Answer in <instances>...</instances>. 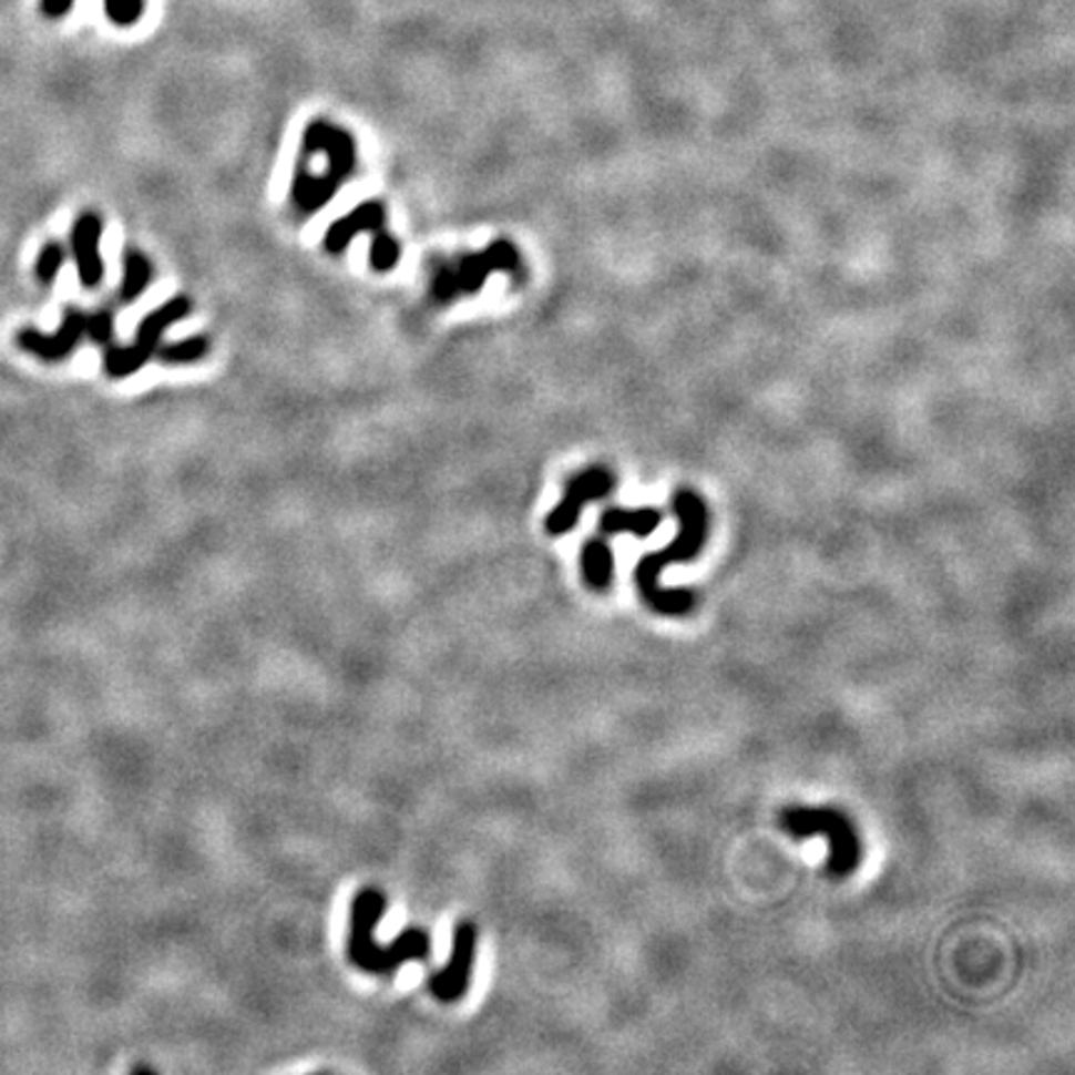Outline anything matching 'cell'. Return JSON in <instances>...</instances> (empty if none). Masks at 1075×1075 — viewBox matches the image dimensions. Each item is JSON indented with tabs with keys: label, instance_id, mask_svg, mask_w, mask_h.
<instances>
[{
	"label": "cell",
	"instance_id": "1",
	"mask_svg": "<svg viewBox=\"0 0 1075 1075\" xmlns=\"http://www.w3.org/2000/svg\"><path fill=\"white\" fill-rule=\"evenodd\" d=\"M673 511L679 521L677 538L663 551L643 555L635 567V585L655 613L683 617L695 607V593L687 587H663L661 575L665 567L689 563L703 553L707 541V509L697 493L683 489L673 495Z\"/></svg>",
	"mask_w": 1075,
	"mask_h": 1075
},
{
	"label": "cell",
	"instance_id": "2",
	"mask_svg": "<svg viewBox=\"0 0 1075 1075\" xmlns=\"http://www.w3.org/2000/svg\"><path fill=\"white\" fill-rule=\"evenodd\" d=\"M383 914H387V897H383V891L373 887L357 891V897L351 901L349 943H347V953L354 966L359 971L377 973V976H387V973L399 971L403 963L409 961H419V963L429 961L431 956L429 931L406 929L397 941L389 943V946H381V943L373 939L377 936V926L381 924Z\"/></svg>",
	"mask_w": 1075,
	"mask_h": 1075
},
{
	"label": "cell",
	"instance_id": "3",
	"mask_svg": "<svg viewBox=\"0 0 1075 1075\" xmlns=\"http://www.w3.org/2000/svg\"><path fill=\"white\" fill-rule=\"evenodd\" d=\"M789 837L807 839L825 835L829 841V877L844 879L861 864V839L844 811L831 807H787L777 817Z\"/></svg>",
	"mask_w": 1075,
	"mask_h": 1075
},
{
	"label": "cell",
	"instance_id": "4",
	"mask_svg": "<svg viewBox=\"0 0 1075 1075\" xmlns=\"http://www.w3.org/2000/svg\"><path fill=\"white\" fill-rule=\"evenodd\" d=\"M192 304L187 297H172L162 304L160 309L150 311L137 327V337L133 347H113L105 351V371L113 379H127L140 371L150 359H155L157 349L162 347V337L170 327H175L190 314Z\"/></svg>",
	"mask_w": 1075,
	"mask_h": 1075
},
{
	"label": "cell",
	"instance_id": "5",
	"mask_svg": "<svg viewBox=\"0 0 1075 1075\" xmlns=\"http://www.w3.org/2000/svg\"><path fill=\"white\" fill-rule=\"evenodd\" d=\"M613 485H615L613 473L603 469V465H595V469H587L583 473L573 475V479L565 483L563 501L547 513L545 531L551 535L571 533L575 529V523L581 521V513L585 505L597 499H605V495L613 491Z\"/></svg>",
	"mask_w": 1075,
	"mask_h": 1075
},
{
	"label": "cell",
	"instance_id": "6",
	"mask_svg": "<svg viewBox=\"0 0 1075 1075\" xmlns=\"http://www.w3.org/2000/svg\"><path fill=\"white\" fill-rule=\"evenodd\" d=\"M493 272H505L515 279L525 277L521 252L511 239H495L483 252H469V255L459 257V262H453L455 284H459L461 294H479Z\"/></svg>",
	"mask_w": 1075,
	"mask_h": 1075
},
{
	"label": "cell",
	"instance_id": "7",
	"mask_svg": "<svg viewBox=\"0 0 1075 1075\" xmlns=\"http://www.w3.org/2000/svg\"><path fill=\"white\" fill-rule=\"evenodd\" d=\"M475 943H479V931L471 921H461L453 929L451 941V959L441 971H436L429 979V989L441 1003H455L465 996L471 983V969L475 959Z\"/></svg>",
	"mask_w": 1075,
	"mask_h": 1075
},
{
	"label": "cell",
	"instance_id": "8",
	"mask_svg": "<svg viewBox=\"0 0 1075 1075\" xmlns=\"http://www.w3.org/2000/svg\"><path fill=\"white\" fill-rule=\"evenodd\" d=\"M301 145L304 152H319V155L327 157V167L341 185L357 170V142H354L351 133L339 125H331L329 120H311L304 130Z\"/></svg>",
	"mask_w": 1075,
	"mask_h": 1075
},
{
	"label": "cell",
	"instance_id": "9",
	"mask_svg": "<svg viewBox=\"0 0 1075 1075\" xmlns=\"http://www.w3.org/2000/svg\"><path fill=\"white\" fill-rule=\"evenodd\" d=\"M85 337V314L78 309H68L60 329L53 334H43L38 329H23L16 334V344L23 351L43 361H63L75 351L80 339Z\"/></svg>",
	"mask_w": 1075,
	"mask_h": 1075
},
{
	"label": "cell",
	"instance_id": "10",
	"mask_svg": "<svg viewBox=\"0 0 1075 1075\" xmlns=\"http://www.w3.org/2000/svg\"><path fill=\"white\" fill-rule=\"evenodd\" d=\"M100 239H103V219L95 212H83L75 219L70 232V249L78 267L80 284L88 289H98L105 279V262L100 255Z\"/></svg>",
	"mask_w": 1075,
	"mask_h": 1075
},
{
	"label": "cell",
	"instance_id": "11",
	"mask_svg": "<svg viewBox=\"0 0 1075 1075\" xmlns=\"http://www.w3.org/2000/svg\"><path fill=\"white\" fill-rule=\"evenodd\" d=\"M383 227H387V207L379 199H369L334 222L327 229V237H324V247L331 255H341L351 245V239L361 235V232H371L373 235V232Z\"/></svg>",
	"mask_w": 1075,
	"mask_h": 1075
},
{
	"label": "cell",
	"instance_id": "12",
	"mask_svg": "<svg viewBox=\"0 0 1075 1075\" xmlns=\"http://www.w3.org/2000/svg\"><path fill=\"white\" fill-rule=\"evenodd\" d=\"M661 523H663V513L655 509H637V511L607 509L601 515V533L603 535L633 533L637 538H647Z\"/></svg>",
	"mask_w": 1075,
	"mask_h": 1075
},
{
	"label": "cell",
	"instance_id": "13",
	"mask_svg": "<svg viewBox=\"0 0 1075 1075\" xmlns=\"http://www.w3.org/2000/svg\"><path fill=\"white\" fill-rule=\"evenodd\" d=\"M581 565H583V575H585V583L593 587V591L597 593H603L607 591V587L613 585V571H615V561H613V551H611V545H607L603 538H591L583 545V553H581Z\"/></svg>",
	"mask_w": 1075,
	"mask_h": 1075
},
{
	"label": "cell",
	"instance_id": "14",
	"mask_svg": "<svg viewBox=\"0 0 1075 1075\" xmlns=\"http://www.w3.org/2000/svg\"><path fill=\"white\" fill-rule=\"evenodd\" d=\"M70 6H73V0H40V8H43V13L48 18L65 16ZM105 13L110 18V23H115L120 28H130L145 16V0H105Z\"/></svg>",
	"mask_w": 1075,
	"mask_h": 1075
},
{
	"label": "cell",
	"instance_id": "15",
	"mask_svg": "<svg viewBox=\"0 0 1075 1075\" xmlns=\"http://www.w3.org/2000/svg\"><path fill=\"white\" fill-rule=\"evenodd\" d=\"M152 284V265L150 259L137 249H127L123 259V284H120V299L135 301L147 291Z\"/></svg>",
	"mask_w": 1075,
	"mask_h": 1075
},
{
	"label": "cell",
	"instance_id": "16",
	"mask_svg": "<svg viewBox=\"0 0 1075 1075\" xmlns=\"http://www.w3.org/2000/svg\"><path fill=\"white\" fill-rule=\"evenodd\" d=\"M207 351H209L207 337H190L175 344H167V347H160L155 357L162 364H170V367H187V364H197L199 359H205Z\"/></svg>",
	"mask_w": 1075,
	"mask_h": 1075
},
{
	"label": "cell",
	"instance_id": "17",
	"mask_svg": "<svg viewBox=\"0 0 1075 1075\" xmlns=\"http://www.w3.org/2000/svg\"><path fill=\"white\" fill-rule=\"evenodd\" d=\"M371 269L373 272H391L399 267L401 262V245L399 239H393L387 229H379L371 235Z\"/></svg>",
	"mask_w": 1075,
	"mask_h": 1075
},
{
	"label": "cell",
	"instance_id": "18",
	"mask_svg": "<svg viewBox=\"0 0 1075 1075\" xmlns=\"http://www.w3.org/2000/svg\"><path fill=\"white\" fill-rule=\"evenodd\" d=\"M431 297L439 304H451L461 297L451 262L436 259L431 265Z\"/></svg>",
	"mask_w": 1075,
	"mask_h": 1075
},
{
	"label": "cell",
	"instance_id": "19",
	"mask_svg": "<svg viewBox=\"0 0 1075 1075\" xmlns=\"http://www.w3.org/2000/svg\"><path fill=\"white\" fill-rule=\"evenodd\" d=\"M68 252L60 242H48V245L38 252L35 259V277L40 284H53L58 272L65 265Z\"/></svg>",
	"mask_w": 1075,
	"mask_h": 1075
},
{
	"label": "cell",
	"instance_id": "20",
	"mask_svg": "<svg viewBox=\"0 0 1075 1075\" xmlns=\"http://www.w3.org/2000/svg\"><path fill=\"white\" fill-rule=\"evenodd\" d=\"M85 334L95 344H108L113 339V314L110 311H95L85 317Z\"/></svg>",
	"mask_w": 1075,
	"mask_h": 1075
}]
</instances>
